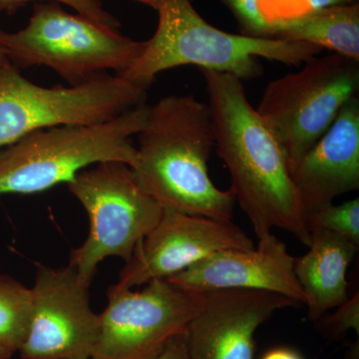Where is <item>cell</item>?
I'll use <instances>...</instances> for the list:
<instances>
[{
  "mask_svg": "<svg viewBox=\"0 0 359 359\" xmlns=\"http://www.w3.org/2000/svg\"><path fill=\"white\" fill-rule=\"evenodd\" d=\"M155 359H190L183 334L177 335Z\"/></svg>",
  "mask_w": 359,
  "mask_h": 359,
  "instance_id": "cell-22",
  "label": "cell"
},
{
  "mask_svg": "<svg viewBox=\"0 0 359 359\" xmlns=\"http://www.w3.org/2000/svg\"><path fill=\"white\" fill-rule=\"evenodd\" d=\"M146 98L147 90L119 74L45 87L8 62L0 68V148L39 130L108 121L146 103Z\"/></svg>",
  "mask_w": 359,
  "mask_h": 359,
  "instance_id": "cell-7",
  "label": "cell"
},
{
  "mask_svg": "<svg viewBox=\"0 0 359 359\" xmlns=\"http://www.w3.org/2000/svg\"><path fill=\"white\" fill-rule=\"evenodd\" d=\"M149 110L143 103L108 121L39 130L0 148V196L45 192L100 163L134 167L132 138L145 126Z\"/></svg>",
  "mask_w": 359,
  "mask_h": 359,
  "instance_id": "cell-4",
  "label": "cell"
},
{
  "mask_svg": "<svg viewBox=\"0 0 359 359\" xmlns=\"http://www.w3.org/2000/svg\"><path fill=\"white\" fill-rule=\"evenodd\" d=\"M32 308V287L0 275V344L18 353L25 340Z\"/></svg>",
  "mask_w": 359,
  "mask_h": 359,
  "instance_id": "cell-17",
  "label": "cell"
},
{
  "mask_svg": "<svg viewBox=\"0 0 359 359\" xmlns=\"http://www.w3.org/2000/svg\"><path fill=\"white\" fill-rule=\"evenodd\" d=\"M222 1L235 15L245 35L255 37H271V25L263 13L264 0H222Z\"/></svg>",
  "mask_w": 359,
  "mask_h": 359,
  "instance_id": "cell-20",
  "label": "cell"
},
{
  "mask_svg": "<svg viewBox=\"0 0 359 359\" xmlns=\"http://www.w3.org/2000/svg\"><path fill=\"white\" fill-rule=\"evenodd\" d=\"M144 47L145 41L67 13L56 2L36 4L28 25L18 32L0 28V48L11 65L20 70L45 66L68 85L82 83L108 71L121 74Z\"/></svg>",
  "mask_w": 359,
  "mask_h": 359,
  "instance_id": "cell-5",
  "label": "cell"
},
{
  "mask_svg": "<svg viewBox=\"0 0 359 359\" xmlns=\"http://www.w3.org/2000/svg\"><path fill=\"white\" fill-rule=\"evenodd\" d=\"M337 311L321 318L318 320V330L328 339H340L349 330H354L359 334V294L348 297L341 306H337Z\"/></svg>",
  "mask_w": 359,
  "mask_h": 359,
  "instance_id": "cell-21",
  "label": "cell"
},
{
  "mask_svg": "<svg viewBox=\"0 0 359 359\" xmlns=\"http://www.w3.org/2000/svg\"><path fill=\"white\" fill-rule=\"evenodd\" d=\"M214 124L217 154L231 175L230 191L249 218L257 238L275 228L311 243L287 156L248 99L243 80L202 70Z\"/></svg>",
  "mask_w": 359,
  "mask_h": 359,
  "instance_id": "cell-1",
  "label": "cell"
},
{
  "mask_svg": "<svg viewBox=\"0 0 359 359\" xmlns=\"http://www.w3.org/2000/svg\"><path fill=\"white\" fill-rule=\"evenodd\" d=\"M261 359H304L299 351L289 346H276L269 349Z\"/></svg>",
  "mask_w": 359,
  "mask_h": 359,
  "instance_id": "cell-23",
  "label": "cell"
},
{
  "mask_svg": "<svg viewBox=\"0 0 359 359\" xmlns=\"http://www.w3.org/2000/svg\"><path fill=\"white\" fill-rule=\"evenodd\" d=\"M8 62L9 61L7 60L6 54H4V52L0 48V68L4 67V66L6 65Z\"/></svg>",
  "mask_w": 359,
  "mask_h": 359,
  "instance_id": "cell-27",
  "label": "cell"
},
{
  "mask_svg": "<svg viewBox=\"0 0 359 359\" xmlns=\"http://www.w3.org/2000/svg\"><path fill=\"white\" fill-rule=\"evenodd\" d=\"M139 184L164 208L194 216L231 221L236 201L214 185L208 161L216 145L208 104L193 95H169L150 106L139 132Z\"/></svg>",
  "mask_w": 359,
  "mask_h": 359,
  "instance_id": "cell-2",
  "label": "cell"
},
{
  "mask_svg": "<svg viewBox=\"0 0 359 359\" xmlns=\"http://www.w3.org/2000/svg\"><path fill=\"white\" fill-rule=\"evenodd\" d=\"M297 302L273 292L219 290L205 292L184 337L190 359H254L257 328Z\"/></svg>",
  "mask_w": 359,
  "mask_h": 359,
  "instance_id": "cell-12",
  "label": "cell"
},
{
  "mask_svg": "<svg viewBox=\"0 0 359 359\" xmlns=\"http://www.w3.org/2000/svg\"><path fill=\"white\" fill-rule=\"evenodd\" d=\"M309 250L295 257L294 273L301 285L309 320L318 321L348 299L346 273L358 245L325 230H311Z\"/></svg>",
  "mask_w": 359,
  "mask_h": 359,
  "instance_id": "cell-15",
  "label": "cell"
},
{
  "mask_svg": "<svg viewBox=\"0 0 359 359\" xmlns=\"http://www.w3.org/2000/svg\"><path fill=\"white\" fill-rule=\"evenodd\" d=\"M32 1H40V0H0V13H13L21 6ZM49 1L72 7L80 15L105 27L119 29L121 25L120 21L112 13H108L104 8L101 0H49Z\"/></svg>",
  "mask_w": 359,
  "mask_h": 359,
  "instance_id": "cell-19",
  "label": "cell"
},
{
  "mask_svg": "<svg viewBox=\"0 0 359 359\" xmlns=\"http://www.w3.org/2000/svg\"><path fill=\"white\" fill-rule=\"evenodd\" d=\"M273 39L294 40L359 61V6L314 9L276 21Z\"/></svg>",
  "mask_w": 359,
  "mask_h": 359,
  "instance_id": "cell-16",
  "label": "cell"
},
{
  "mask_svg": "<svg viewBox=\"0 0 359 359\" xmlns=\"http://www.w3.org/2000/svg\"><path fill=\"white\" fill-rule=\"evenodd\" d=\"M306 217L359 188V98L349 100L332 126L292 172Z\"/></svg>",
  "mask_w": 359,
  "mask_h": 359,
  "instance_id": "cell-14",
  "label": "cell"
},
{
  "mask_svg": "<svg viewBox=\"0 0 359 359\" xmlns=\"http://www.w3.org/2000/svg\"><path fill=\"white\" fill-rule=\"evenodd\" d=\"M294 262L287 245L269 233L259 238L257 248L219 250L168 280L198 294L219 290H264L304 304Z\"/></svg>",
  "mask_w": 359,
  "mask_h": 359,
  "instance_id": "cell-13",
  "label": "cell"
},
{
  "mask_svg": "<svg viewBox=\"0 0 359 359\" xmlns=\"http://www.w3.org/2000/svg\"><path fill=\"white\" fill-rule=\"evenodd\" d=\"M309 230L320 229L348 238L359 247V199L332 204L306 217Z\"/></svg>",
  "mask_w": 359,
  "mask_h": 359,
  "instance_id": "cell-18",
  "label": "cell"
},
{
  "mask_svg": "<svg viewBox=\"0 0 359 359\" xmlns=\"http://www.w3.org/2000/svg\"><path fill=\"white\" fill-rule=\"evenodd\" d=\"M137 1H140L142 4L151 6L152 8L158 11V9L160 8V6H162L163 1H164V0H137Z\"/></svg>",
  "mask_w": 359,
  "mask_h": 359,
  "instance_id": "cell-25",
  "label": "cell"
},
{
  "mask_svg": "<svg viewBox=\"0 0 359 359\" xmlns=\"http://www.w3.org/2000/svg\"><path fill=\"white\" fill-rule=\"evenodd\" d=\"M13 354L9 353L8 351L0 344V359H11L13 358Z\"/></svg>",
  "mask_w": 359,
  "mask_h": 359,
  "instance_id": "cell-26",
  "label": "cell"
},
{
  "mask_svg": "<svg viewBox=\"0 0 359 359\" xmlns=\"http://www.w3.org/2000/svg\"><path fill=\"white\" fill-rule=\"evenodd\" d=\"M89 287L69 264L39 266L21 359L92 358L100 318L90 304Z\"/></svg>",
  "mask_w": 359,
  "mask_h": 359,
  "instance_id": "cell-10",
  "label": "cell"
},
{
  "mask_svg": "<svg viewBox=\"0 0 359 359\" xmlns=\"http://www.w3.org/2000/svg\"><path fill=\"white\" fill-rule=\"evenodd\" d=\"M309 11L325 8V7L346 6L355 4V0H302Z\"/></svg>",
  "mask_w": 359,
  "mask_h": 359,
  "instance_id": "cell-24",
  "label": "cell"
},
{
  "mask_svg": "<svg viewBox=\"0 0 359 359\" xmlns=\"http://www.w3.org/2000/svg\"><path fill=\"white\" fill-rule=\"evenodd\" d=\"M158 13L154 35L146 40L133 65L119 74L145 90L160 73L180 66L228 73L244 81L262 75L259 58L299 66L323 52L304 42L223 32L202 18L190 0H164Z\"/></svg>",
  "mask_w": 359,
  "mask_h": 359,
  "instance_id": "cell-3",
  "label": "cell"
},
{
  "mask_svg": "<svg viewBox=\"0 0 359 359\" xmlns=\"http://www.w3.org/2000/svg\"><path fill=\"white\" fill-rule=\"evenodd\" d=\"M358 90L359 61L335 53L314 56L266 85L257 112L280 142L290 174Z\"/></svg>",
  "mask_w": 359,
  "mask_h": 359,
  "instance_id": "cell-8",
  "label": "cell"
},
{
  "mask_svg": "<svg viewBox=\"0 0 359 359\" xmlns=\"http://www.w3.org/2000/svg\"><path fill=\"white\" fill-rule=\"evenodd\" d=\"M255 248L231 221L194 216L164 208L154 228L135 248L120 271L118 285L133 289L172 278L219 250Z\"/></svg>",
  "mask_w": 359,
  "mask_h": 359,
  "instance_id": "cell-11",
  "label": "cell"
},
{
  "mask_svg": "<svg viewBox=\"0 0 359 359\" xmlns=\"http://www.w3.org/2000/svg\"><path fill=\"white\" fill-rule=\"evenodd\" d=\"M67 185L89 218L88 236L71 252L69 266L90 287L104 259L129 261L138 243L159 222L164 207L144 190L131 166L122 162L87 168Z\"/></svg>",
  "mask_w": 359,
  "mask_h": 359,
  "instance_id": "cell-6",
  "label": "cell"
},
{
  "mask_svg": "<svg viewBox=\"0 0 359 359\" xmlns=\"http://www.w3.org/2000/svg\"><path fill=\"white\" fill-rule=\"evenodd\" d=\"M204 301L165 278L133 290L115 283L107 306L99 313L100 327L91 359H155L177 335L185 332Z\"/></svg>",
  "mask_w": 359,
  "mask_h": 359,
  "instance_id": "cell-9",
  "label": "cell"
}]
</instances>
